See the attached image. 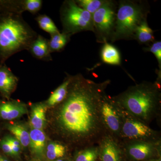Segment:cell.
Masks as SVG:
<instances>
[{
  "label": "cell",
  "instance_id": "cell-4",
  "mask_svg": "<svg viewBox=\"0 0 161 161\" xmlns=\"http://www.w3.org/2000/svg\"><path fill=\"white\" fill-rule=\"evenodd\" d=\"M148 11L141 3L131 1L119 2L116 14L112 40L135 38L136 28L146 20Z\"/></svg>",
  "mask_w": 161,
  "mask_h": 161
},
{
  "label": "cell",
  "instance_id": "cell-32",
  "mask_svg": "<svg viewBox=\"0 0 161 161\" xmlns=\"http://www.w3.org/2000/svg\"><path fill=\"white\" fill-rule=\"evenodd\" d=\"M31 161H40V160H38V159H33V160H32Z\"/></svg>",
  "mask_w": 161,
  "mask_h": 161
},
{
  "label": "cell",
  "instance_id": "cell-26",
  "mask_svg": "<svg viewBox=\"0 0 161 161\" xmlns=\"http://www.w3.org/2000/svg\"><path fill=\"white\" fill-rule=\"evenodd\" d=\"M5 137L11 146L14 157H19L21 153L22 147L20 142L16 138H15L14 136H7Z\"/></svg>",
  "mask_w": 161,
  "mask_h": 161
},
{
  "label": "cell",
  "instance_id": "cell-12",
  "mask_svg": "<svg viewBox=\"0 0 161 161\" xmlns=\"http://www.w3.org/2000/svg\"><path fill=\"white\" fill-rule=\"evenodd\" d=\"M47 106L39 103L31 106L30 124L31 129L43 130L46 125V113Z\"/></svg>",
  "mask_w": 161,
  "mask_h": 161
},
{
  "label": "cell",
  "instance_id": "cell-25",
  "mask_svg": "<svg viewBox=\"0 0 161 161\" xmlns=\"http://www.w3.org/2000/svg\"><path fill=\"white\" fill-rule=\"evenodd\" d=\"M23 11L29 12L32 14H35L40 11L42 6L41 0H25L22 1Z\"/></svg>",
  "mask_w": 161,
  "mask_h": 161
},
{
  "label": "cell",
  "instance_id": "cell-30",
  "mask_svg": "<svg viewBox=\"0 0 161 161\" xmlns=\"http://www.w3.org/2000/svg\"><path fill=\"white\" fill-rule=\"evenodd\" d=\"M68 161L67 160H65L62 159H58L55 160L54 161Z\"/></svg>",
  "mask_w": 161,
  "mask_h": 161
},
{
  "label": "cell",
  "instance_id": "cell-24",
  "mask_svg": "<svg viewBox=\"0 0 161 161\" xmlns=\"http://www.w3.org/2000/svg\"><path fill=\"white\" fill-rule=\"evenodd\" d=\"M98 155L97 149H86L78 153L75 158V161H96Z\"/></svg>",
  "mask_w": 161,
  "mask_h": 161
},
{
  "label": "cell",
  "instance_id": "cell-29",
  "mask_svg": "<svg viewBox=\"0 0 161 161\" xmlns=\"http://www.w3.org/2000/svg\"><path fill=\"white\" fill-rule=\"evenodd\" d=\"M0 161H9L7 159L3 157L0 156Z\"/></svg>",
  "mask_w": 161,
  "mask_h": 161
},
{
  "label": "cell",
  "instance_id": "cell-23",
  "mask_svg": "<svg viewBox=\"0 0 161 161\" xmlns=\"http://www.w3.org/2000/svg\"><path fill=\"white\" fill-rule=\"evenodd\" d=\"M106 1L104 0H78L75 2L80 7L93 15L103 5Z\"/></svg>",
  "mask_w": 161,
  "mask_h": 161
},
{
  "label": "cell",
  "instance_id": "cell-17",
  "mask_svg": "<svg viewBox=\"0 0 161 161\" xmlns=\"http://www.w3.org/2000/svg\"><path fill=\"white\" fill-rule=\"evenodd\" d=\"M101 58L105 63L112 65L120 64V55L118 50L112 44L104 42L101 51Z\"/></svg>",
  "mask_w": 161,
  "mask_h": 161
},
{
  "label": "cell",
  "instance_id": "cell-13",
  "mask_svg": "<svg viewBox=\"0 0 161 161\" xmlns=\"http://www.w3.org/2000/svg\"><path fill=\"white\" fill-rule=\"evenodd\" d=\"M28 50L37 59L47 60L52 59L48 40L40 35H38L33 41Z\"/></svg>",
  "mask_w": 161,
  "mask_h": 161
},
{
  "label": "cell",
  "instance_id": "cell-16",
  "mask_svg": "<svg viewBox=\"0 0 161 161\" xmlns=\"http://www.w3.org/2000/svg\"><path fill=\"white\" fill-rule=\"evenodd\" d=\"M71 77H69L52 93L45 103L47 107H53L61 103L66 97Z\"/></svg>",
  "mask_w": 161,
  "mask_h": 161
},
{
  "label": "cell",
  "instance_id": "cell-8",
  "mask_svg": "<svg viewBox=\"0 0 161 161\" xmlns=\"http://www.w3.org/2000/svg\"><path fill=\"white\" fill-rule=\"evenodd\" d=\"M122 131L125 137L130 139L148 138L153 133L152 130L141 121L130 119L124 123Z\"/></svg>",
  "mask_w": 161,
  "mask_h": 161
},
{
  "label": "cell",
  "instance_id": "cell-5",
  "mask_svg": "<svg viewBox=\"0 0 161 161\" xmlns=\"http://www.w3.org/2000/svg\"><path fill=\"white\" fill-rule=\"evenodd\" d=\"M63 33L71 36L80 31L94 32L92 14L78 6L75 1H66L60 9Z\"/></svg>",
  "mask_w": 161,
  "mask_h": 161
},
{
  "label": "cell",
  "instance_id": "cell-14",
  "mask_svg": "<svg viewBox=\"0 0 161 161\" xmlns=\"http://www.w3.org/2000/svg\"><path fill=\"white\" fill-rule=\"evenodd\" d=\"M101 161H121V153L119 148L112 139L104 140L100 150Z\"/></svg>",
  "mask_w": 161,
  "mask_h": 161
},
{
  "label": "cell",
  "instance_id": "cell-22",
  "mask_svg": "<svg viewBox=\"0 0 161 161\" xmlns=\"http://www.w3.org/2000/svg\"><path fill=\"white\" fill-rule=\"evenodd\" d=\"M38 25L41 29L52 35L59 32L53 20L45 14L40 15L36 19Z\"/></svg>",
  "mask_w": 161,
  "mask_h": 161
},
{
  "label": "cell",
  "instance_id": "cell-3",
  "mask_svg": "<svg viewBox=\"0 0 161 161\" xmlns=\"http://www.w3.org/2000/svg\"><path fill=\"white\" fill-rule=\"evenodd\" d=\"M160 99L157 86L144 83L128 89L118 96L117 102L134 117L145 121L154 115Z\"/></svg>",
  "mask_w": 161,
  "mask_h": 161
},
{
  "label": "cell",
  "instance_id": "cell-15",
  "mask_svg": "<svg viewBox=\"0 0 161 161\" xmlns=\"http://www.w3.org/2000/svg\"><path fill=\"white\" fill-rule=\"evenodd\" d=\"M7 130L20 142L22 147H28L30 143V132L25 125L14 123L7 125Z\"/></svg>",
  "mask_w": 161,
  "mask_h": 161
},
{
  "label": "cell",
  "instance_id": "cell-27",
  "mask_svg": "<svg viewBox=\"0 0 161 161\" xmlns=\"http://www.w3.org/2000/svg\"><path fill=\"white\" fill-rule=\"evenodd\" d=\"M148 51L153 53L157 59L159 67L161 69V42L160 41L154 42L148 49Z\"/></svg>",
  "mask_w": 161,
  "mask_h": 161
},
{
  "label": "cell",
  "instance_id": "cell-28",
  "mask_svg": "<svg viewBox=\"0 0 161 161\" xmlns=\"http://www.w3.org/2000/svg\"><path fill=\"white\" fill-rule=\"evenodd\" d=\"M0 147L2 148L3 152L5 153L6 154L14 157V155L13 152L12 150L11 146L7 140L6 139V137L3 138L0 142Z\"/></svg>",
  "mask_w": 161,
  "mask_h": 161
},
{
  "label": "cell",
  "instance_id": "cell-1",
  "mask_svg": "<svg viewBox=\"0 0 161 161\" xmlns=\"http://www.w3.org/2000/svg\"><path fill=\"white\" fill-rule=\"evenodd\" d=\"M109 82L96 83L80 75L71 77L58 116L63 132L91 141L99 134L104 124L101 105Z\"/></svg>",
  "mask_w": 161,
  "mask_h": 161
},
{
  "label": "cell",
  "instance_id": "cell-7",
  "mask_svg": "<svg viewBox=\"0 0 161 161\" xmlns=\"http://www.w3.org/2000/svg\"><path fill=\"white\" fill-rule=\"evenodd\" d=\"M115 106L113 102L106 95L101 105V115L103 124L110 131L118 133L121 123L120 117Z\"/></svg>",
  "mask_w": 161,
  "mask_h": 161
},
{
  "label": "cell",
  "instance_id": "cell-9",
  "mask_svg": "<svg viewBox=\"0 0 161 161\" xmlns=\"http://www.w3.org/2000/svg\"><path fill=\"white\" fill-rule=\"evenodd\" d=\"M27 112L26 106L22 103L16 101L0 103V118L4 120L16 119Z\"/></svg>",
  "mask_w": 161,
  "mask_h": 161
},
{
  "label": "cell",
  "instance_id": "cell-6",
  "mask_svg": "<svg viewBox=\"0 0 161 161\" xmlns=\"http://www.w3.org/2000/svg\"><path fill=\"white\" fill-rule=\"evenodd\" d=\"M116 14L113 2L106 1L92 15L94 32L98 35L99 40L105 42L109 38H112L115 29Z\"/></svg>",
  "mask_w": 161,
  "mask_h": 161
},
{
  "label": "cell",
  "instance_id": "cell-18",
  "mask_svg": "<svg viewBox=\"0 0 161 161\" xmlns=\"http://www.w3.org/2000/svg\"><path fill=\"white\" fill-rule=\"evenodd\" d=\"M153 152L151 145L146 143H139L130 146L129 153L131 157L136 160H143L148 158Z\"/></svg>",
  "mask_w": 161,
  "mask_h": 161
},
{
  "label": "cell",
  "instance_id": "cell-11",
  "mask_svg": "<svg viewBox=\"0 0 161 161\" xmlns=\"http://www.w3.org/2000/svg\"><path fill=\"white\" fill-rule=\"evenodd\" d=\"M30 143L32 153L39 158L45 154L47 136L43 130L31 129L30 131Z\"/></svg>",
  "mask_w": 161,
  "mask_h": 161
},
{
  "label": "cell",
  "instance_id": "cell-19",
  "mask_svg": "<svg viewBox=\"0 0 161 161\" xmlns=\"http://www.w3.org/2000/svg\"><path fill=\"white\" fill-rule=\"evenodd\" d=\"M71 36L60 32L51 35L48 40L50 53L60 51L66 46Z\"/></svg>",
  "mask_w": 161,
  "mask_h": 161
},
{
  "label": "cell",
  "instance_id": "cell-20",
  "mask_svg": "<svg viewBox=\"0 0 161 161\" xmlns=\"http://www.w3.org/2000/svg\"><path fill=\"white\" fill-rule=\"evenodd\" d=\"M135 38L143 43L153 42L154 40L153 31L149 27L147 20L142 22L136 28Z\"/></svg>",
  "mask_w": 161,
  "mask_h": 161
},
{
  "label": "cell",
  "instance_id": "cell-2",
  "mask_svg": "<svg viewBox=\"0 0 161 161\" xmlns=\"http://www.w3.org/2000/svg\"><path fill=\"white\" fill-rule=\"evenodd\" d=\"M37 36L23 20L20 14L11 13L0 20V53L8 58L16 53L29 49Z\"/></svg>",
  "mask_w": 161,
  "mask_h": 161
},
{
  "label": "cell",
  "instance_id": "cell-21",
  "mask_svg": "<svg viewBox=\"0 0 161 161\" xmlns=\"http://www.w3.org/2000/svg\"><path fill=\"white\" fill-rule=\"evenodd\" d=\"M66 148L62 144L56 142H50L47 145L45 155L50 161L60 159L65 155Z\"/></svg>",
  "mask_w": 161,
  "mask_h": 161
},
{
  "label": "cell",
  "instance_id": "cell-10",
  "mask_svg": "<svg viewBox=\"0 0 161 161\" xmlns=\"http://www.w3.org/2000/svg\"><path fill=\"white\" fill-rule=\"evenodd\" d=\"M18 79L9 68L0 67V92L6 98H9L17 86Z\"/></svg>",
  "mask_w": 161,
  "mask_h": 161
},
{
  "label": "cell",
  "instance_id": "cell-31",
  "mask_svg": "<svg viewBox=\"0 0 161 161\" xmlns=\"http://www.w3.org/2000/svg\"><path fill=\"white\" fill-rule=\"evenodd\" d=\"M150 161H161V159H158L156 160H152Z\"/></svg>",
  "mask_w": 161,
  "mask_h": 161
}]
</instances>
